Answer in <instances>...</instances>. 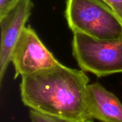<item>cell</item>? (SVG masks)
<instances>
[{
	"instance_id": "6da1fadb",
	"label": "cell",
	"mask_w": 122,
	"mask_h": 122,
	"mask_svg": "<svg viewBox=\"0 0 122 122\" xmlns=\"http://www.w3.org/2000/svg\"><path fill=\"white\" fill-rule=\"evenodd\" d=\"M89 79L82 70L59 64L21 76L20 94L32 110L78 122H94L86 107Z\"/></svg>"
},
{
	"instance_id": "7a4b0ae2",
	"label": "cell",
	"mask_w": 122,
	"mask_h": 122,
	"mask_svg": "<svg viewBox=\"0 0 122 122\" xmlns=\"http://www.w3.org/2000/svg\"><path fill=\"white\" fill-rule=\"evenodd\" d=\"M65 17L73 33L102 41L122 38V21L102 0H66Z\"/></svg>"
},
{
	"instance_id": "3957f363",
	"label": "cell",
	"mask_w": 122,
	"mask_h": 122,
	"mask_svg": "<svg viewBox=\"0 0 122 122\" xmlns=\"http://www.w3.org/2000/svg\"><path fill=\"white\" fill-rule=\"evenodd\" d=\"M72 54L81 70L98 77L122 73V38L109 41L75 32Z\"/></svg>"
},
{
	"instance_id": "277c9868",
	"label": "cell",
	"mask_w": 122,
	"mask_h": 122,
	"mask_svg": "<svg viewBox=\"0 0 122 122\" xmlns=\"http://www.w3.org/2000/svg\"><path fill=\"white\" fill-rule=\"evenodd\" d=\"M11 62L14 67V79L60 64L30 26L24 27L13 50Z\"/></svg>"
},
{
	"instance_id": "5b68a950",
	"label": "cell",
	"mask_w": 122,
	"mask_h": 122,
	"mask_svg": "<svg viewBox=\"0 0 122 122\" xmlns=\"http://www.w3.org/2000/svg\"><path fill=\"white\" fill-rule=\"evenodd\" d=\"M34 4L31 0H21L6 15L0 18V82H2L13 50L29 19Z\"/></svg>"
},
{
	"instance_id": "8992f818",
	"label": "cell",
	"mask_w": 122,
	"mask_h": 122,
	"mask_svg": "<svg viewBox=\"0 0 122 122\" xmlns=\"http://www.w3.org/2000/svg\"><path fill=\"white\" fill-rule=\"evenodd\" d=\"M86 101L87 110L94 119L102 122H122V102L99 82L88 84Z\"/></svg>"
},
{
	"instance_id": "52a82bcc",
	"label": "cell",
	"mask_w": 122,
	"mask_h": 122,
	"mask_svg": "<svg viewBox=\"0 0 122 122\" xmlns=\"http://www.w3.org/2000/svg\"><path fill=\"white\" fill-rule=\"evenodd\" d=\"M29 118L31 122H78L43 114L32 109L29 111Z\"/></svg>"
},
{
	"instance_id": "ba28073f",
	"label": "cell",
	"mask_w": 122,
	"mask_h": 122,
	"mask_svg": "<svg viewBox=\"0 0 122 122\" xmlns=\"http://www.w3.org/2000/svg\"><path fill=\"white\" fill-rule=\"evenodd\" d=\"M21 0H0V18L14 8Z\"/></svg>"
},
{
	"instance_id": "9c48e42d",
	"label": "cell",
	"mask_w": 122,
	"mask_h": 122,
	"mask_svg": "<svg viewBox=\"0 0 122 122\" xmlns=\"http://www.w3.org/2000/svg\"><path fill=\"white\" fill-rule=\"evenodd\" d=\"M122 21V0H102Z\"/></svg>"
}]
</instances>
